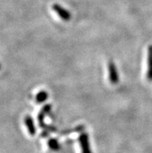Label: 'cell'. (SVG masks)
<instances>
[{
    "mask_svg": "<svg viewBox=\"0 0 152 153\" xmlns=\"http://www.w3.org/2000/svg\"><path fill=\"white\" fill-rule=\"evenodd\" d=\"M148 80L152 82V45L148 48V71H147Z\"/></svg>",
    "mask_w": 152,
    "mask_h": 153,
    "instance_id": "obj_4",
    "label": "cell"
},
{
    "mask_svg": "<svg viewBox=\"0 0 152 153\" xmlns=\"http://www.w3.org/2000/svg\"><path fill=\"white\" fill-rule=\"evenodd\" d=\"M79 143L82 147V153H91L90 146L89 143V138L87 134H82L79 137Z\"/></svg>",
    "mask_w": 152,
    "mask_h": 153,
    "instance_id": "obj_3",
    "label": "cell"
},
{
    "mask_svg": "<svg viewBox=\"0 0 152 153\" xmlns=\"http://www.w3.org/2000/svg\"><path fill=\"white\" fill-rule=\"evenodd\" d=\"M109 71V79L110 82L113 84H116L119 82V75H118L116 67L113 62H110L108 65Z\"/></svg>",
    "mask_w": 152,
    "mask_h": 153,
    "instance_id": "obj_1",
    "label": "cell"
},
{
    "mask_svg": "<svg viewBox=\"0 0 152 153\" xmlns=\"http://www.w3.org/2000/svg\"><path fill=\"white\" fill-rule=\"evenodd\" d=\"M52 8H53V10H54L56 13L59 16L60 18L65 20V21H68L71 19V13L69 12L66 10L65 9H64L61 6H59L58 4H54Z\"/></svg>",
    "mask_w": 152,
    "mask_h": 153,
    "instance_id": "obj_2",
    "label": "cell"
},
{
    "mask_svg": "<svg viewBox=\"0 0 152 153\" xmlns=\"http://www.w3.org/2000/svg\"><path fill=\"white\" fill-rule=\"evenodd\" d=\"M47 97H48L47 93L44 91V90H43V91H41L37 94V96H36V101L38 103H43V102H44L47 99Z\"/></svg>",
    "mask_w": 152,
    "mask_h": 153,
    "instance_id": "obj_6",
    "label": "cell"
},
{
    "mask_svg": "<svg viewBox=\"0 0 152 153\" xmlns=\"http://www.w3.org/2000/svg\"><path fill=\"white\" fill-rule=\"evenodd\" d=\"M0 69H1V65H0Z\"/></svg>",
    "mask_w": 152,
    "mask_h": 153,
    "instance_id": "obj_9",
    "label": "cell"
},
{
    "mask_svg": "<svg viewBox=\"0 0 152 153\" xmlns=\"http://www.w3.org/2000/svg\"><path fill=\"white\" fill-rule=\"evenodd\" d=\"M25 124L27 128V130L29 131L31 135H34L36 133V129H35L34 124H33V119L31 118L30 116H27L25 117Z\"/></svg>",
    "mask_w": 152,
    "mask_h": 153,
    "instance_id": "obj_5",
    "label": "cell"
},
{
    "mask_svg": "<svg viewBox=\"0 0 152 153\" xmlns=\"http://www.w3.org/2000/svg\"><path fill=\"white\" fill-rule=\"evenodd\" d=\"M48 146L53 150H58L59 149V145L57 140L55 139H50L48 142Z\"/></svg>",
    "mask_w": 152,
    "mask_h": 153,
    "instance_id": "obj_8",
    "label": "cell"
},
{
    "mask_svg": "<svg viewBox=\"0 0 152 153\" xmlns=\"http://www.w3.org/2000/svg\"><path fill=\"white\" fill-rule=\"evenodd\" d=\"M50 106H45L44 107V109L42 110V111H41V113L39 114V117H38V120H39V122L42 123V120L44 119V117L45 114L46 113L48 112V111L50 110Z\"/></svg>",
    "mask_w": 152,
    "mask_h": 153,
    "instance_id": "obj_7",
    "label": "cell"
}]
</instances>
